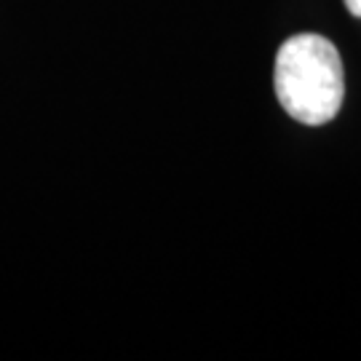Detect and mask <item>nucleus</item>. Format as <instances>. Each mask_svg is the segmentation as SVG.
I'll list each match as a JSON object with an SVG mask.
<instances>
[{
	"label": "nucleus",
	"instance_id": "f03ea898",
	"mask_svg": "<svg viewBox=\"0 0 361 361\" xmlns=\"http://www.w3.org/2000/svg\"><path fill=\"white\" fill-rule=\"evenodd\" d=\"M345 6H348V11L353 13V16L361 19V0H345Z\"/></svg>",
	"mask_w": 361,
	"mask_h": 361
},
{
	"label": "nucleus",
	"instance_id": "f257e3e1",
	"mask_svg": "<svg viewBox=\"0 0 361 361\" xmlns=\"http://www.w3.org/2000/svg\"><path fill=\"white\" fill-rule=\"evenodd\" d=\"M273 80L286 116L305 126L329 123L345 94L343 59L335 43L313 32L295 35L279 49Z\"/></svg>",
	"mask_w": 361,
	"mask_h": 361
}]
</instances>
